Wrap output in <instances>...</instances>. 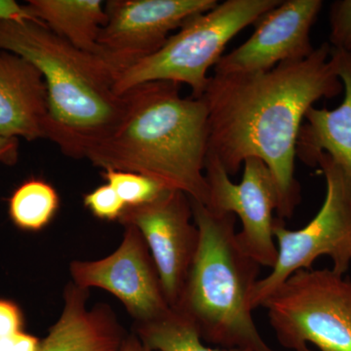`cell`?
<instances>
[{"label": "cell", "mask_w": 351, "mask_h": 351, "mask_svg": "<svg viewBox=\"0 0 351 351\" xmlns=\"http://www.w3.org/2000/svg\"><path fill=\"white\" fill-rule=\"evenodd\" d=\"M323 43L301 61L286 62L267 71L210 76L204 94L208 112V154L226 173H239L246 159H261L278 191L277 218H291L301 201L295 179V147L307 110L321 99L343 92Z\"/></svg>", "instance_id": "obj_1"}, {"label": "cell", "mask_w": 351, "mask_h": 351, "mask_svg": "<svg viewBox=\"0 0 351 351\" xmlns=\"http://www.w3.org/2000/svg\"><path fill=\"white\" fill-rule=\"evenodd\" d=\"M123 119L88 152L94 166L147 176L164 188L207 205L205 161L208 112L201 99L186 98L174 82L145 83L129 90Z\"/></svg>", "instance_id": "obj_2"}, {"label": "cell", "mask_w": 351, "mask_h": 351, "mask_svg": "<svg viewBox=\"0 0 351 351\" xmlns=\"http://www.w3.org/2000/svg\"><path fill=\"white\" fill-rule=\"evenodd\" d=\"M0 49L25 58L43 73L49 106L47 140L64 156L85 158L123 119L128 93L115 92L108 64L43 23L0 20Z\"/></svg>", "instance_id": "obj_3"}, {"label": "cell", "mask_w": 351, "mask_h": 351, "mask_svg": "<svg viewBox=\"0 0 351 351\" xmlns=\"http://www.w3.org/2000/svg\"><path fill=\"white\" fill-rule=\"evenodd\" d=\"M191 206L199 247L173 311L193 325L202 341L221 348L276 351L261 336L249 307L261 265L237 243V217L215 213L195 200Z\"/></svg>", "instance_id": "obj_4"}, {"label": "cell", "mask_w": 351, "mask_h": 351, "mask_svg": "<svg viewBox=\"0 0 351 351\" xmlns=\"http://www.w3.org/2000/svg\"><path fill=\"white\" fill-rule=\"evenodd\" d=\"M280 3V0H226L211 10L186 21L162 47L115 77L119 95L156 82L191 87V97L200 99L210 76L208 71L223 57L226 44L242 29Z\"/></svg>", "instance_id": "obj_5"}, {"label": "cell", "mask_w": 351, "mask_h": 351, "mask_svg": "<svg viewBox=\"0 0 351 351\" xmlns=\"http://www.w3.org/2000/svg\"><path fill=\"white\" fill-rule=\"evenodd\" d=\"M286 350L351 351V280L332 269H300L263 306Z\"/></svg>", "instance_id": "obj_6"}, {"label": "cell", "mask_w": 351, "mask_h": 351, "mask_svg": "<svg viewBox=\"0 0 351 351\" xmlns=\"http://www.w3.org/2000/svg\"><path fill=\"white\" fill-rule=\"evenodd\" d=\"M317 166L326 181V195L319 212L304 228L287 230L276 218L274 237L278 257L271 272L258 279L249 297L252 311L262 306L279 286L300 269H311L322 256L331 258L332 270L345 276L351 263V178L331 157L322 154Z\"/></svg>", "instance_id": "obj_7"}, {"label": "cell", "mask_w": 351, "mask_h": 351, "mask_svg": "<svg viewBox=\"0 0 351 351\" xmlns=\"http://www.w3.org/2000/svg\"><path fill=\"white\" fill-rule=\"evenodd\" d=\"M217 0H110L106 2L107 23L98 38L97 56L115 77L152 56L193 16L207 12Z\"/></svg>", "instance_id": "obj_8"}, {"label": "cell", "mask_w": 351, "mask_h": 351, "mask_svg": "<svg viewBox=\"0 0 351 351\" xmlns=\"http://www.w3.org/2000/svg\"><path fill=\"white\" fill-rule=\"evenodd\" d=\"M241 182L230 180L216 157L207 154L205 178L209 189L208 209L215 213L232 214L242 223L237 233V243L247 256L261 265L272 269L278 250L274 243V212L278 207L274 176L261 159H246Z\"/></svg>", "instance_id": "obj_9"}, {"label": "cell", "mask_w": 351, "mask_h": 351, "mask_svg": "<svg viewBox=\"0 0 351 351\" xmlns=\"http://www.w3.org/2000/svg\"><path fill=\"white\" fill-rule=\"evenodd\" d=\"M119 248L98 261H75L69 265L77 287L100 288L117 297L135 320L144 324L171 311L151 251L135 226L123 225Z\"/></svg>", "instance_id": "obj_10"}, {"label": "cell", "mask_w": 351, "mask_h": 351, "mask_svg": "<svg viewBox=\"0 0 351 351\" xmlns=\"http://www.w3.org/2000/svg\"><path fill=\"white\" fill-rule=\"evenodd\" d=\"M119 221L135 226L142 233L166 301L175 308L199 247V230L193 221L191 198L182 191L167 189L147 204L126 208Z\"/></svg>", "instance_id": "obj_11"}, {"label": "cell", "mask_w": 351, "mask_h": 351, "mask_svg": "<svg viewBox=\"0 0 351 351\" xmlns=\"http://www.w3.org/2000/svg\"><path fill=\"white\" fill-rule=\"evenodd\" d=\"M322 7L321 0L280 1L258 18L250 38L219 59L215 75L267 71L306 59L314 51L311 31Z\"/></svg>", "instance_id": "obj_12"}, {"label": "cell", "mask_w": 351, "mask_h": 351, "mask_svg": "<svg viewBox=\"0 0 351 351\" xmlns=\"http://www.w3.org/2000/svg\"><path fill=\"white\" fill-rule=\"evenodd\" d=\"M48 92L43 73L29 60L0 49V136L47 138Z\"/></svg>", "instance_id": "obj_13"}, {"label": "cell", "mask_w": 351, "mask_h": 351, "mask_svg": "<svg viewBox=\"0 0 351 351\" xmlns=\"http://www.w3.org/2000/svg\"><path fill=\"white\" fill-rule=\"evenodd\" d=\"M89 289L69 284L64 308L38 351H119L128 335L105 304L87 308Z\"/></svg>", "instance_id": "obj_14"}, {"label": "cell", "mask_w": 351, "mask_h": 351, "mask_svg": "<svg viewBox=\"0 0 351 351\" xmlns=\"http://www.w3.org/2000/svg\"><path fill=\"white\" fill-rule=\"evenodd\" d=\"M330 55L345 97L335 110L311 107L307 110L295 154L311 167H316L318 157L326 154L351 178V55L332 47Z\"/></svg>", "instance_id": "obj_15"}, {"label": "cell", "mask_w": 351, "mask_h": 351, "mask_svg": "<svg viewBox=\"0 0 351 351\" xmlns=\"http://www.w3.org/2000/svg\"><path fill=\"white\" fill-rule=\"evenodd\" d=\"M25 5L53 34L77 49L97 55L99 36L107 23L103 1L29 0Z\"/></svg>", "instance_id": "obj_16"}, {"label": "cell", "mask_w": 351, "mask_h": 351, "mask_svg": "<svg viewBox=\"0 0 351 351\" xmlns=\"http://www.w3.org/2000/svg\"><path fill=\"white\" fill-rule=\"evenodd\" d=\"M60 198L49 182L32 178L22 182L8 199V213L14 225L24 232H38L56 216Z\"/></svg>", "instance_id": "obj_17"}, {"label": "cell", "mask_w": 351, "mask_h": 351, "mask_svg": "<svg viewBox=\"0 0 351 351\" xmlns=\"http://www.w3.org/2000/svg\"><path fill=\"white\" fill-rule=\"evenodd\" d=\"M133 332L145 346L154 351H252L243 348H212L205 346L193 325L172 308L158 319L135 324Z\"/></svg>", "instance_id": "obj_18"}, {"label": "cell", "mask_w": 351, "mask_h": 351, "mask_svg": "<svg viewBox=\"0 0 351 351\" xmlns=\"http://www.w3.org/2000/svg\"><path fill=\"white\" fill-rule=\"evenodd\" d=\"M101 176L117 191L127 208L147 204L168 189L147 176L128 171L105 170Z\"/></svg>", "instance_id": "obj_19"}, {"label": "cell", "mask_w": 351, "mask_h": 351, "mask_svg": "<svg viewBox=\"0 0 351 351\" xmlns=\"http://www.w3.org/2000/svg\"><path fill=\"white\" fill-rule=\"evenodd\" d=\"M83 202L95 217L106 221H119L127 208L117 191L108 184H103L85 195Z\"/></svg>", "instance_id": "obj_20"}, {"label": "cell", "mask_w": 351, "mask_h": 351, "mask_svg": "<svg viewBox=\"0 0 351 351\" xmlns=\"http://www.w3.org/2000/svg\"><path fill=\"white\" fill-rule=\"evenodd\" d=\"M330 46L351 55V0H337L329 14Z\"/></svg>", "instance_id": "obj_21"}, {"label": "cell", "mask_w": 351, "mask_h": 351, "mask_svg": "<svg viewBox=\"0 0 351 351\" xmlns=\"http://www.w3.org/2000/svg\"><path fill=\"white\" fill-rule=\"evenodd\" d=\"M24 315L17 304L0 299V339L24 331Z\"/></svg>", "instance_id": "obj_22"}, {"label": "cell", "mask_w": 351, "mask_h": 351, "mask_svg": "<svg viewBox=\"0 0 351 351\" xmlns=\"http://www.w3.org/2000/svg\"><path fill=\"white\" fill-rule=\"evenodd\" d=\"M40 339L25 331L0 339V351H38Z\"/></svg>", "instance_id": "obj_23"}, {"label": "cell", "mask_w": 351, "mask_h": 351, "mask_svg": "<svg viewBox=\"0 0 351 351\" xmlns=\"http://www.w3.org/2000/svg\"><path fill=\"white\" fill-rule=\"evenodd\" d=\"M0 20H12L16 22H25V21L39 22L32 17L25 4L18 3L14 0H0Z\"/></svg>", "instance_id": "obj_24"}, {"label": "cell", "mask_w": 351, "mask_h": 351, "mask_svg": "<svg viewBox=\"0 0 351 351\" xmlns=\"http://www.w3.org/2000/svg\"><path fill=\"white\" fill-rule=\"evenodd\" d=\"M19 157V138L0 136V163L12 166Z\"/></svg>", "instance_id": "obj_25"}, {"label": "cell", "mask_w": 351, "mask_h": 351, "mask_svg": "<svg viewBox=\"0 0 351 351\" xmlns=\"http://www.w3.org/2000/svg\"><path fill=\"white\" fill-rule=\"evenodd\" d=\"M119 351H154L152 350L151 348L145 346L144 343H142L140 339L136 336L135 332H132L131 335H128L124 341L123 345H122L121 348H120Z\"/></svg>", "instance_id": "obj_26"}, {"label": "cell", "mask_w": 351, "mask_h": 351, "mask_svg": "<svg viewBox=\"0 0 351 351\" xmlns=\"http://www.w3.org/2000/svg\"><path fill=\"white\" fill-rule=\"evenodd\" d=\"M308 351H313V350H309Z\"/></svg>", "instance_id": "obj_27"}]
</instances>
